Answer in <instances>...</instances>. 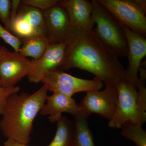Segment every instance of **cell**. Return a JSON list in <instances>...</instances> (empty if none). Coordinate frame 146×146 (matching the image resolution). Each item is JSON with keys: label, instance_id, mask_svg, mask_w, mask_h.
<instances>
[{"label": "cell", "instance_id": "cell-1", "mask_svg": "<svg viewBox=\"0 0 146 146\" xmlns=\"http://www.w3.org/2000/svg\"><path fill=\"white\" fill-rule=\"evenodd\" d=\"M72 68L88 71L106 85L116 87L123 79L125 70L117 56L101 42L94 30L85 31L76 28L66 44L58 69Z\"/></svg>", "mask_w": 146, "mask_h": 146}, {"label": "cell", "instance_id": "cell-2", "mask_svg": "<svg viewBox=\"0 0 146 146\" xmlns=\"http://www.w3.org/2000/svg\"><path fill=\"white\" fill-rule=\"evenodd\" d=\"M48 91L44 84L30 94L14 93L6 101L0 121V129L7 139L26 145L31 141L33 121L46 102Z\"/></svg>", "mask_w": 146, "mask_h": 146}, {"label": "cell", "instance_id": "cell-3", "mask_svg": "<svg viewBox=\"0 0 146 146\" xmlns=\"http://www.w3.org/2000/svg\"><path fill=\"white\" fill-rule=\"evenodd\" d=\"M92 20L96 27L94 32L101 42L118 58L127 56V44L122 25L97 0L91 1Z\"/></svg>", "mask_w": 146, "mask_h": 146}, {"label": "cell", "instance_id": "cell-4", "mask_svg": "<svg viewBox=\"0 0 146 146\" xmlns=\"http://www.w3.org/2000/svg\"><path fill=\"white\" fill-rule=\"evenodd\" d=\"M117 89V107L115 116L109 121L108 126L121 129L123 124L128 121L143 125L146 121V113L142 112L138 107L137 88L123 79L118 84Z\"/></svg>", "mask_w": 146, "mask_h": 146}, {"label": "cell", "instance_id": "cell-5", "mask_svg": "<svg viewBox=\"0 0 146 146\" xmlns=\"http://www.w3.org/2000/svg\"><path fill=\"white\" fill-rule=\"evenodd\" d=\"M121 25L146 35V11L135 0H97Z\"/></svg>", "mask_w": 146, "mask_h": 146}, {"label": "cell", "instance_id": "cell-6", "mask_svg": "<svg viewBox=\"0 0 146 146\" xmlns=\"http://www.w3.org/2000/svg\"><path fill=\"white\" fill-rule=\"evenodd\" d=\"M41 82L46 85L48 91L72 97L81 91H99L104 85L97 78L93 80L78 78L59 69L45 73Z\"/></svg>", "mask_w": 146, "mask_h": 146}, {"label": "cell", "instance_id": "cell-7", "mask_svg": "<svg viewBox=\"0 0 146 146\" xmlns=\"http://www.w3.org/2000/svg\"><path fill=\"white\" fill-rule=\"evenodd\" d=\"M118 101L117 87L106 85L103 91L86 92L79 106L80 112L87 117L92 113H96L110 121L117 111Z\"/></svg>", "mask_w": 146, "mask_h": 146}, {"label": "cell", "instance_id": "cell-8", "mask_svg": "<svg viewBox=\"0 0 146 146\" xmlns=\"http://www.w3.org/2000/svg\"><path fill=\"white\" fill-rule=\"evenodd\" d=\"M46 36L50 44L67 43L72 36V26L65 8L60 1L56 5L43 11Z\"/></svg>", "mask_w": 146, "mask_h": 146}, {"label": "cell", "instance_id": "cell-9", "mask_svg": "<svg viewBox=\"0 0 146 146\" xmlns=\"http://www.w3.org/2000/svg\"><path fill=\"white\" fill-rule=\"evenodd\" d=\"M123 26L127 42L128 60L123 79L137 88L139 69L146 55V38L127 27Z\"/></svg>", "mask_w": 146, "mask_h": 146}, {"label": "cell", "instance_id": "cell-10", "mask_svg": "<svg viewBox=\"0 0 146 146\" xmlns=\"http://www.w3.org/2000/svg\"><path fill=\"white\" fill-rule=\"evenodd\" d=\"M66 44H50L40 58L31 60L30 71L27 76L30 82H41L45 73L59 69L65 55Z\"/></svg>", "mask_w": 146, "mask_h": 146}, {"label": "cell", "instance_id": "cell-11", "mask_svg": "<svg viewBox=\"0 0 146 146\" xmlns=\"http://www.w3.org/2000/svg\"><path fill=\"white\" fill-rule=\"evenodd\" d=\"M31 60L18 52H11L0 62V79L2 87L15 86L30 71Z\"/></svg>", "mask_w": 146, "mask_h": 146}, {"label": "cell", "instance_id": "cell-12", "mask_svg": "<svg viewBox=\"0 0 146 146\" xmlns=\"http://www.w3.org/2000/svg\"><path fill=\"white\" fill-rule=\"evenodd\" d=\"M60 3L65 8L73 27L85 31L94 30L92 20L93 5L87 0H62Z\"/></svg>", "mask_w": 146, "mask_h": 146}, {"label": "cell", "instance_id": "cell-13", "mask_svg": "<svg viewBox=\"0 0 146 146\" xmlns=\"http://www.w3.org/2000/svg\"><path fill=\"white\" fill-rule=\"evenodd\" d=\"M40 110L43 116L48 115V119L52 123L57 122L62 116V113H68L76 117L80 112L79 104L74 99L58 92H54L51 96H47L46 102Z\"/></svg>", "mask_w": 146, "mask_h": 146}, {"label": "cell", "instance_id": "cell-14", "mask_svg": "<svg viewBox=\"0 0 146 146\" xmlns=\"http://www.w3.org/2000/svg\"><path fill=\"white\" fill-rule=\"evenodd\" d=\"M22 44L18 53L25 57L38 59L46 52L50 44L46 36L37 35L21 39Z\"/></svg>", "mask_w": 146, "mask_h": 146}, {"label": "cell", "instance_id": "cell-15", "mask_svg": "<svg viewBox=\"0 0 146 146\" xmlns=\"http://www.w3.org/2000/svg\"><path fill=\"white\" fill-rule=\"evenodd\" d=\"M74 118L72 146H95L93 134L88 125V117L80 111Z\"/></svg>", "mask_w": 146, "mask_h": 146}, {"label": "cell", "instance_id": "cell-16", "mask_svg": "<svg viewBox=\"0 0 146 146\" xmlns=\"http://www.w3.org/2000/svg\"><path fill=\"white\" fill-rule=\"evenodd\" d=\"M16 15L28 22L37 34L46 36V31L43 11L21 3Z\"/></svg>", "mask_w": 146, "mask_h": 146}, {"label": "cell", "instance_id": "cell-17", "mask_svg": "<svg viewBox=\"0 0 146 146\" xmlns=\"http://www.w3.org/2000/svg\"><path fill=\"white\" fill-rule=\"evenodd\" d=\"M57 123V129L54 137L48 146H72L74 121L62 116Z\"/></svg>", "mask_w": 146, "mask_h": 146}, {"label": "cell", "instance_id": "cell-18", "mask_svg": "<svg viewBox=\"0 0 146 146\" xmlns=\"http://www.w3.org/2000/svg\"><path fill=\"white\" fill-rule=\"evenodd\" d=\"M140 123L128 121L123 124L121 136L135 143L136 146H146V131Z\"/></svg>", "mask_w": 146, "mask_h": 146}, {"label": "cell", "instance_id": "cell-19", "mask_svg": "<svg viewBox=\"0 0 146 146\" xmlns=\"http://www.w3.org/2000/svg\"><path fill=\"white\" fill-rule=\"evenodd\" d=\"M9 31L21 39L38 35L28 22L17 15L11 21Z\"/></svg>", "mask_w": 146, "mask_h": 146}, {"label": "cell", "instance_id": "cell-20", "mask_svg": "<svg viewBox=\"0 0 146 146\" xmlns=\"http://www.w3.org/2000/svg\"><path fill=\"white\" fill-rule=\"evenodd\" d=\"M145 63L142 62L139 69L140 77L138 78L137 82L138 91L137 104L138 107L142 112L146 113V70L144 68Z\"/></svg>", "mask_w": 146, "mask_h": 146}, {"label": "cell", "instance_id": "cell-21", "mask_svg": "<svg viewBox=\"0 0 146 146\" xmlns=\"http://www.w3.org/2000/svg\"><path fill=\"white\" fill-rule=\"evenodd\" d=\"M0 38L2 39L7 44L11 46L15 50L18 52L22 44L21 39L13 35L0 23Z\"/></svg>", "mask_w": 146, "mask_h": 146}, {"label": "cell", "instance_id": "cell-22", "mask_svg": "<svg viewBox=\"0 0 146 146\" xmlns=\"http://www.w3.org/2000/svg\"><path fill=\"white\" fill-rule=\"evenodd\" d=\"M11 7V1L0 0V20L9 31L10 29Z\"/></svg>", "mask_w": 146, "mask_h": 146}, {"label": "cell", "instance_id": "cell-23", "mask_svg": "<svg viewBox=\"0 0 146 146\" xmlns=\"http://www.w3.org/2000/svg\"><path fill=\"white\" fill-rule=\"evenodd\" d=\"M59 1L58 0H23L21 1V3L44 11L56 5Z\"/></svg>", "mask_w": 146, "mask_h": 146}, {"label": "cell", "instance_id": "cell-24", "mask_svg": "<svg viewBox=\"0 0 146 146\" xmlns=\"http://www.w3.org/2000/svg\"><path fill=\"white\" fill-rule=\"evenodd\" d=\"M20 89L18 86L9 88L0 87V115L2 114L6 101L9 96L13 93L19 92Z\"/></svg>", "mask_w": 146, "mask_h": 146}, {"label": "cell", "instance_id": "cell-25", "mask_svg": "<svg viewBox=\"0 0 146 146\" xmlns=\"http://www.w3.org/2000/svg\"><path fill=\"white\" fill-rule=\"evenodd\" d=\"M4 146H28V145H26L21 143H19L17 141L7 139L5 142L4 143Z\"/></svg>", "mask_w": 146, "mask_h": 146}, {"label": "cell", "instance_id": "cell-26", "mask_svg": "<svg viewBox=\"0 0 146 146\" xmlns=\"http://www.w3.org/2000/svg\"><path fill=\"white\" fill-rule=\"evenodd\" d=\"M11 52L5 47L0 46V62L10 54Z\"/></svg>", "mask_w": 146, "mask_h": 146}, {"label": "cell", "instance_id": "cell-27", "mask_svg": "<svg viewBox=\"0 0 146 146\" xmlns=\"http://www.w3.org/2000/svg\"><path fill=\"white\" fill-rule=\"evenodd\" d=\"M137 4L146 11V1L145 0H135Z\"/></svg>", "mask_w": 146, "mask_h": 146}, {"label": "cell", "instance_id": "cell-28", "mask_svg": "<svg viewBox=\"0 0 146 146\" xmlns=\"http://www.w3.org/2000/svg\"><path fill=\"white\" fill-rule=\"evenodd\" d=\"M0 87H2L1 83V79H0Z\"/></svg>", "mask_w": 146, "mask_h": 146}]
</instances>
